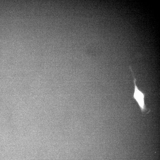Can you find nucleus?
Listing matches in <instances>:
<instances>
[{"label":"nucleus","instance_id":"f257e3e1","mask_svg":"<svg viewBox=\"0 0 160 160\" xmlns=\"http://www.w3.org/2000/svg\"><path fill=\"white\" fill-rule=\"evenodd\" d=\"M131 70L133 76L134 85V91L133 97L137 102L142 111L143 112L146 109L144 100L145 94L138 88L136 84V79L134 76L132 70L131 69Z\"/></svg>","mask_w":160,"mask_h":160}]
</instances>
